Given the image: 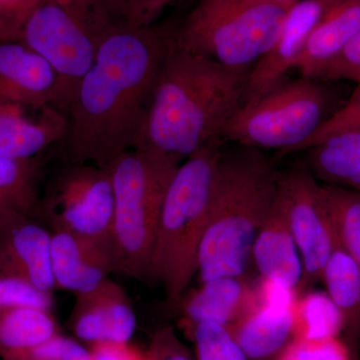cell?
<instances>
[{
  "mask_svg": "<svg viewBox=\"0 0 360 360\" xmlns=\"http://www.w3.org/2000/svg\"><path fill=\"white\" fill-rule=\"evenodd\" d=\"M53 292L22 277L0 272V309H35L52 311Z\"/></svg>",
  "mask_w": 360,
  "mask_h": 360,
  "instance_id": "obj_28",
  "label": "cell"
},
{
  "mask_svg": "<svg viewBox=\"0 0 360 360\" xmlns=\"http://www.w3.org/2000/svg\"><path fill=\"white\" fill-rule=\"evenodd\" d=\"M56 360H94L91 349L63 335Z\"/></svg>",
  "mask_w": 360,
  "mask_h": 360,
  "instance_id": "obj_37",
  "label": "cell"
},
{
  "mask_svg": "<svg viewBox=\"0 0 360 360\" xmlns=\"http://www.w3.org/2000/svg\"><path fill=\"white\" fill-rule=\"evenodd\" d=\"M30 110L20 104L0 101V155L32 160L53 144L63 142L68 127L63 111L49 105L30 117Z\"/></svg>",
  "mask_w": 360,
  "mask_h": 360,
  "instance_id": "obj_17",
  "label": "cell"
},
{
  "mask_svg": "<svg viewBox=\"0 0 360 360\" xmlns=\"http://www.w3.org/2000/svg\"><path fill=\"white\" fill-rule=\"evenodd\" d=\"M60 333L52 311L0 309V356L22 352Z\"/></svg>",
  "mask_w": 360,
  "mask_h": 360,
  "instance_id": "obj_23",
  "label": "cell"
},
{
  "mask_svg": "<svg viewBox=\"0 0 360 360\" xmlns=\"http://www.w3.org/2000/svg\"><path fill=\"white\" fill-rule=\"evenodd\" d=\"M51 238V229L32 214L15 212L0 219V272L54 292Z\"/></svg>",
  "mask_w": 360,
  "mask_h": 360,
  "instance_id": "obj_13",
  "label": "cell"
},
{
  "mask_svg": "<svg viewBox=\"0 0 360 360\" xmlns=\"http://www.w3.org/2000/svg\"><path fill=\"white\" fill-rule=\"evenodd\" d=\"M335 0H300L286 13L281 34L251 70L243 104L264 96L295 70L312 30Z\"/></svg>",
  "mask_w": 360,
  "mask_h": 360,
  "instance_id": "obj_11",
  "label": "cell"
},
{
  "mask_svg": "<svg viewBox=\"0 0 360 360\" xmlns=\"http://www.w3.org/2000/svg\"><path fill=\"white\" fill-rule=\"evenodd\" d=\"M326 292L340 310L350 340H360V266L338 243L322 270Z\"/></svg>",
  "mask_w": 360,
  "mask_h": 360,
  "instance_id": "obj_22",
  "label": "cell"
},
{
  "mask_svg": "<svg viewBox=\"0 0 360 360\" xmlns=\"http://www.w3.org/2000/svg\"><path fill=\"white\" fill-rule=\"evenodd\" d=\"M338 94L328 82L302 77L285 79L264 96L245 103L225 125V141L258 149H276L279 155L302 151L330 116Z\"/></svg>",
  "mask_w": 360,
  "mask_h": 360,
  "instance_id": "obj_8",
  "label": "cell"
},
{
  "mask_svg": "<svg viewBox=\"0 0 360 360\" xmlns=\"http://www.w3.org/2000/svg\"><path fill=\"white\" fill-rule=\"evenodd\" d=\"M345 330V317L326 291H307L296 297L292 307V338L328 340L340 338Z\"/></svg>",
  "mask_w": 360,
  "mask_h": 360,
  "instance_id": "obj_24",
  "label": "cell"
},
{
  "mask_svg": "<svg viewBox=\"0 0 360 360\" xmlns=\"http://www.w3.org/2000/svg\"><path fill=\"white\" fill-rule=\"evenodd\" d=\"M179 304V326L187 336L203 322L231 326L257 304L255 285L245 276H225L201 283L200 288L184 293Z\"/></svg>",
  "mask_w": 360,
  "mask_h": 360,
  "instance_id": "obj_16",
  "label": "cell"
},
{
  "mask_svg": "<svg viewBox=\"0 0 360 360\" xmlns=\"http://www.w3.org/2000/svg\"><path fill=\"white\" fill-rule=\"evenodd\" d=\"M134 25H144L122 0H39L21 26L18 39L58 72L56 108L65 115L104 42Z\"/></svg>",
  "mask_w": 360,
  "mask_h": 360,
  "instance_id": "obj_4",
  "label": "cell"
},
{
  "mask_svg": "<svg viewBox=\"0 0 360 360\" xmlns=\"http://www.w3.org/2000/svg\"><path fill=\"white\" fill-rule=\"evenodd\" d=\"M312 78L323 82L349 80L360 85V32Z\"/></svg>",
  "mask_w": 360,
  "mask_h": 360,
  "instance_id": "obj_31",
  "label": "cell"
},
{
  "mask_svg": "<svg viewBox=\"0 0 360 360\" xmlns=\"http://www.w3.org/2000/svg\"><path fill=\"white\" fill-rule=\"evenodd\" d=\"M360 32V0H335L310 34L295 70L314 77Z\"/></svg>",
  "mask_w": 360,
  "mask_h": 360,
  "instance_id": "obj_19",
  "label": "cell"
},
{
  "mask_svg": "<svg viewBox=\"0 0 360 360\" xmlns=\"http://www.w3.org/2000/svg\"><path fill=\"white\" fill-rule=\"evenodd\" d=\"M51 269L56 290L82 295L116 274L112 250L91 239L52 231Z\"/></svg>",
  "mask_w": 360,
  "mask_h": 360,
  "instance_id": "obj_15",
  "label": "cell"
},
{
  "mask_svg": "<svg viewBox=\"0 0 360 360\" xmlns=\"http://www.w3.org/2000/svg\"><path fill=\"white\" fill-rule=\"evenodd\" d=\"M276 360H352L349 347L340 338L307 340L291 338Z\"/></svg>",
  "mask_w": 360,
  "mask_h": 360,
  "instance_id": "obj_29",
  "label": "cell"
},
{
  "mask_svg": "<svg viewBox=\"0 0 360 360\" xmlns=\"http://www.w3.org/2000/svg\"><path fill=\"white\" fill-rule=\"evenodd\" d=\"M288 11L264 0H198L168 30L170 44L229 68H253L276 44Z\"/></svg>",
  "mask_w": 360,
  "mask_h": 360,
  "instance_id": "obj_7",
  "label": "cell"
},
{
  "mask_svg": "<svg viewBox=\"0 0 360 360\" xmlns=\"http://www.w3.org/2000/svg\"><path fill=\"white\" fill-rule=\"evenodd\" d=\"M304 151L305 162L319 182L360 193V131L329 135Z\"/></svg>",
  "mask_w": 360,
  "mask_h": 360,
  "instance_id": "obj_21",
  "label": "cell"
},
{
  "mask_svg": "<svg viewBox=\"0 0 360 360\" xmlns=\"http://www.w3.org/2000/svg\"><path fill=\"white\" fill-rule=\"evenodd\" d=\"M213 139L180 163L165 193L149 281L162 285L175 304L198 274V251L210 217L215 179L225 144Z\"/></svg>",
  "mask_w": 360,
  "mask_h": 360,
  "instance_id": "obj_5",
  "label": "cell"
},
{
  "mask_svg": "<svg viewBox=\"0 0 360 360\" xmlns=\"http://www.w3.org/2000/svg\"><path fill=\"white\" fill-rule=\"evenodd\" d=\"M113 213L108 167L66 162L40 195L32 215L51 231L70 232L112 250Z\"/></svg>",
  "mask_w": 360,
  "mask_h": 360,
  "instance_id": "obj_9",
  "label": "cell"
},
{
  "mask_svg": "<svg viewBox=\"0 0 360 360\" xmlns=\"http://www.w3.org/2000/svg\"><path fill=\"white\" fill-rule=\"evenodd\" d=\"M58 84V72L41 54L20 39H0V101L56 108Z\"/></svg>",
  "mask_w": 360,
  "mask_h": 360,
  "instance_id": "obj_14",
  "label": "cell"
},
{
  "mask_svg": "<svg viewBox=\"0 0 360 360\" xmlns=\"http://www.w3.org/2000/svg\"><path fill=\"white\" fill-rule=\"evenodd\" d=\"M195 348V360H248L227 326L203 322L189 336Z\"/></svg>",
  "mask_w": 360,
  "mask_h": 360,
  "instance_id": "obj_27",
  "label": "cell"
},
{
  "mask_svg": "<svg viewBox=\"0 0 360 360\" xmlns=\"http://www.w3.org/2000/svg\"><path fill=\"white\" fill-rule=\"evenodd\" d=\"M168 30L134 25L113 33L78 84L61 142L66 162L108 167L144 148L149 106L169 49Z\"/></svg>",
  "mask_w": 360,
  "mask_h": 360,
  "instance_id": "obj_1",
  "label": "cell"
},
{
  "mask_svg": "<svg viewBox=\"0 0 360 360\" xmlns=\"http://www.w3.org/2000/svg\"><path fill=\"white\" fill-rule=\"evenodd\" d=\"M0 360H20V359H0Z\"/></svg>",
  "mask_w": 360,
  "mask_h": 360,
  "instance_id": "obj_40",
  "label": "cell"
},
{
  "mask_svg": "<svg viewBox=\"0 0 360 360\" xmlns=\"http://www.w3.org/2000/svg\"><path fill=\"white\" fill-rule=\"evenodd\" d=\"M94 360H144V352L129 343L94 345L90 347Z\"/></svg>",
  "mask_w": 360,
  "mask_h": 360,
  "instance_id": "obj_35",
  "label": "cell"
},
{
  "mask_svg": "<svg viewBox=\"0 0 360 360\" xmlns=\"http://www.w3.org/2000/svg\"><path fill=\"white\" fill-rule=\"evenodd\" d=\"M264 1L269 2V4H276L285 9H290L291 7L297 4L300 0H264Z\"/></svg>",
  "mask_w": 360,
  "mask_h": 360,
  "instance_id": "obj_38",
  "label": "cell"
},
{
  "mask_svg": "<svg viewBox=\"0 0 360 360\" xmlns=\"http://www.w3.org/2000/svg\"><path fill=\"white\" fill-rule=\"evenodd\" d=\"M136 326V314L129 295L110 278L96 290L75 295L70 329L90 347L104 343H129Z\"/></svg>",
  "mask_w": 360,
  "mask_h": 360,
  "instance_id": "obj_12",
  "label": "cell"
},
{
  "mask_svg": "<svg viewBox=\"0 0 360 360\" xmlns=\"http://www.w3.org/2000/svg\"><path fill=\"white\" fill-rule=\"evenodd\" d=\"M181 162L141 148L122 153L108 165L115 193L111 243L116 274L149 281L163 200Z\"/></svg>",
  "mask_w": 360,
  "mask_h": 360,
  "instance_id": "obj_6",
  "label": "cell"
},
{
  "mask_svg": "<svg viewBox=\"0 0 360 360\" xmlns=\"http://www.w3.org/2000/svg\"><path fill=\"white\" fill-rule=\"evenodd\" d=\"M342 131H360V85L352 92L347 103L341 105L329 120L315 131L303 146L302 150L310 148L329 135Z\"/></svg>",
  "mask_w": 360,
  "mask_h": 360,
  "instance_id": "obj_30",
  "label": "cell"
},
{
  "mask_svg": "<svg viewBox=\"0 0 360 360\" xmlns=\"http://www.w3.org/2000/svg\"><path fill=\"white\" fill-rule=\"evenodd\" d=\"M40 165L37 158L0 155V219L11 213L32 214L39 203Z\"/></svg>",
  "mask_w": 360,
  "mask_h": 360,
  "instance_id": "obj_25",
  "label": "cell"
},
{
  "mask_svg": "<svg viewBox=\"0 0 360 360\" xmlns=\"http://www.w3.org/2000/svg\"><path fill=\"white\" fill-rule=\"evenodd\" d=\"M321 194L335 231L336 243L360 266V193L321 184Z\"/></svg>",
  "mask_w": 360,
  "mask_h": 360,
  "instance_id": "obj_26",
  "label": "cell"
},
{
  "mask_svg": "<svg viewBox=\"0 0 360 360\" xmlns=\"http://www.w3.org/2000/svg\"><path fill=\"white\" fill-rule=\"evenodd\" d=\"M252 260L260 276L276 279L298 291L303 276L302 257L283 205L276 198L255 239Z\"/></svg>",
  "mask_w": 360,
  "mask_h": 360,
  "instance_id": "obj_18",
  "label": "cell"
},
{
  "mask_svg": "<svg viewBox=\"0 0 360 360\" xmlns=\"http://www.w3.org/2000/svg\"><path fill=\"white\" fill-rule=\"evenodd\" d=\"M281 172L262 149L224 144L200 251V283L245 276L252 248L276 201Z\"/></svg>",
  "mask_w": 360,
  "mask_h": 360,
  "instance_id": "obj_3",
  "label": "cell"
},
{
  "mask_svg": "<svg viewBox=\"0 0 360 360\" xmlns=\"http://www.w3.org/2000/svg\"><path fill=\"white\" fill-rule=\"evenodd\" d=\"M134 11L142 25H153V20L177 0H122Z\"/></svg>",
  "mask_w": 360,
  "mask_h": 360,
  "instance_id": "obj_36",
  "label": "cell"
},
{
  "mask_svg": "<svg viewBox=\"0 0 360 360\" xmlns=\"http://www.w3.org/2000/svg\"><path fill=\"white\" fill-rule=\"evenodd\" d=\"M276 198L283 205L302 257L300 288H309L321 281L322 270L335 250L336 238L322 198L321 182L305 160L281 172Z\"/></svg>",
  "mask_w": 360,
  "mask_h": 360,
  "instance_id": "obj_10",
  "label": "cell"
},
{
  "mask_svg": "<svg viewBox=\"0 0 360 360\" xmlns=\"http://www.w3.org/2000/svg\"><path fill=\"white\" fill-rule=\"evenodd\" d=\"M248 360H269L292 338V309L257 304L229 326Z\"/></svg>",
  "mask_w": 360,
  "mask_h": 360,
  "instance_id": "obj_20",
  "label": "cell"
},
{
  "mask_svg": "<svg viewBox=\"0 0 360 360\" xmlns=\"http://www.w3.org/2000/svg\"><path fill=\"white\" fill-rule=\"evenodd\" d=\"M0 39H4V30H2L1 22H0Z\"/></svg>",
  "mask_w": 360,
  "mask_h": 360,
  "instance_id": "obj_39",
  "label": "cell"
},
{
  "mask_svg": "<svg viewBox=\"0 0 360 360\" xmlns=\"http://www.w3.org/2000/svg\"><path fill=\"white\" fill-rule=\"evenodd\" d=\"M39 0H0L4 39H18L21 26Z\"/></svg>",
  "mask_w": 360,
  "mask_h": 360,
  "instance_id": "obj_33",
  "label": "cell"
},
{
  "mask_svg": "<svg viewBox=\"0 0 360 360\" xmlns=\"http://www.w3.org/2000/svg\"><path fill=\"white\" fill-rule=\"evenodd\" d=\"M143 352L144 360H195L191 349L170 326L158 329L151 338L148 349Z\"/></svg>",
  "mask_w": 360,
  "mask_h": 360,
  "instance_id": "obj_32",
  "label": "cell"
},
{
  "mask_svg": "<svg viewBox=\"0 0 360 360\" xmlns=\"http://www.w3.org/2000/svg\"><path fill=\"white\" fill-rule=\"evenodd\" d=\"M255 291L259 304L278 309H292L296 297L300 295L297 290L288 288L281 281L262 276L255 284Z\"/></svg>",
  "mask_w": 360,
  "mask_h": 360,
  "instance_id": "obj_34",
  "label": "cell"
},
{
  "mask_svg": "<svg viewBox=\"0 0 360 360\" xmlns=\"http://www.w3.org/2000/svg\"><path fill=\"white\" fill-rule=\"evenodd\" d=\"M251 70L229 68L170 44L149 106L144 148L184 161L222 137L243 104Z\"/></svg>",
  "mask_w": 360,
  "mask_h": 360,
  "instance_id": "obj_2",
  "label": "cell"
}]
</instances>
